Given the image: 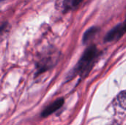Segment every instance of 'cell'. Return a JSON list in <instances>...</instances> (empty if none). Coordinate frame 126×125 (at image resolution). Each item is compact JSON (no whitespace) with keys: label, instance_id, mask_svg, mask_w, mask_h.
<instances>
[{"label":"cell","instance_id":"1","mask_svg":"<svg viewBox=\"0 0 126 125\" xmlns=\"http://www.w3.org/2000/svg\"><path fill=\"white\" fill-rule=\"evenodd\" d=\"M99 51L94 44L90 45L83 53L81 57L78 62L76 66L72 71V74L69 77H72L75 75H79L82 78L87 77L94 66V63L98 58Z\"/></svg>","mask_w":126,"mask_h":125},{"label":"cell","instance_id":"2","mask_svg":"<svg viewBox=\"0 0 126 125\" xmlns=\"http://www.w3.org/2000/svg\"><path fill=\"white\" fill-rule=\"evenodd\" d=\"M125 31L123 29L122 24H119L112 28L105 36L104 41L105 42H113L120 40L122 36L125 34Z\"/></svg>","mask_w":126,"mask_h":125},{"label":"cell","instance_id":"3","mask_svg":"<svg viewBox=\"0 0 126 125\" xmlns=\"http://www.w3.org/2000/svg\"><path fill=\"white\" fill-rule=\"evenodd\" d=\"M55 60V57H52V56H47L43 59H41L37 65L38 74H41L46 71L47 70L49 69L51 67H52V66L55 64L54 63Z\"/></svg>","mask_w":126,"mask_h":125},{"label":"cell","instance_id":"4","mask_svg":"<svg viewBox=\"0 0 126 125\" xmlns=\"http://www.w3.org/2000/svg\"><path fill=\"white\" fill-rule=\"evenodd\" d=\"M63 102H64L63 99H58L55 100V102L51 103L49 105H48L43 111V112L41 113V116L43 117H46V116H49L50 114H52V113L55 112L57 110L61 108L62 107V105H63Z\"/></svg>","mask_w":126,"mask_h":125},{"label":"cell","instance_id":"5","mask_svg":"<svg viewBox=\"0 0 126 125\" xmlns=\"http://www.w3.org/2000/svg\"><path fill=\"white\" fill-rule=\"evenodd\" d=\"M99 31L100 28L97 27H92L89 29H88L83 35V43L84 44H86L88 42L92 41L98 33Z\"/></svg>","mask_w":126,"mask_h":125},{"label":"cell","instance_id":"6","mask_svg":"<svg viewBox=\"0 0 126 125\" xmlns=\"http://www.w3.org/2000/svg\"><path fill=\"white\" fill-rule=\"evenodd\" d=\"M83 0H63L62 7L65 11L75 9Z\"/></svg>","mask_w":126,"mask_h":125},{"label":"cell","instance_id":"7","mask_svg":"<svg viewBox=\"0 0 126 125\" xmlns=\"http://www.w3.org/2000/svg\"><path fill=\"white\" fill-rule=\"evenodd\" d=\"M117 100L119 102L120 106L124 109L126 110V90L121 91L118 96H117Z\"/></svg>","mask_w":126,"mask_h":125},{"label":"cell","instance_id":"8","mask_svg":"<svg viewBox=\"0 0 126 125\" xmlns=\"http://www.w3.org/2000/svg\"><path fill=\"white\" fill-rule=\"evenodd\" d=\"M122 25H123V29H124L125 32H126V20L124 21V22L122 24Z\"/></svg>","mask_w":126,"mask_h":125},{"label":"cell","instance_id":"9","mask_svg":"<svg viewBox=\"0 0 126 125\" xmlns=\"http://www.w3.org/2000/svg\"><path fill=\"white\" fill-rule=\"evenodd\" d=\"M1 1H4V0H1Z\"/></svg>","mask_w":126,"mask_h":125}]
</instances>
